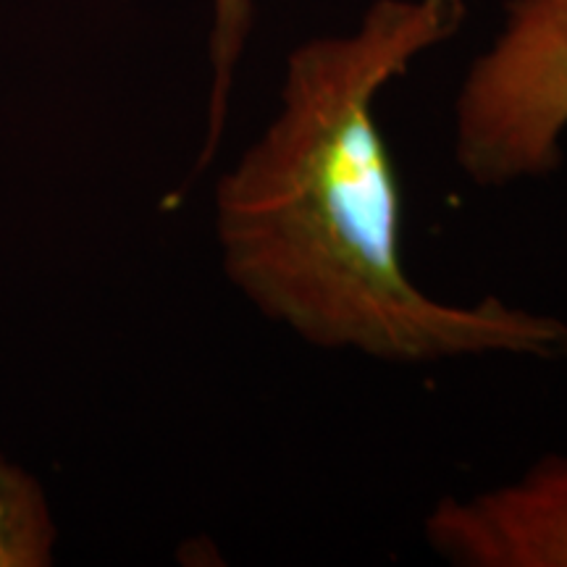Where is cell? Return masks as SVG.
Masks as SVG:
<instances>
[{
  "instance_id": "2",
  "label": "cell",
  "mask_w": 567,
  "mask_h": 567,
  "mask_svg": "<svg viewBox=\"0 0 567 567\" xmlns=\"http://www.w3.org/2000/svg\"><path fill=\"white\" fill-rule=\"evenodd\" d=\"M567 134V0H509L499 32L465 71L455 163L481 189L544 179Z\"/></svg>"
},
{
  "instance_id": "3",
  "label": "cell",
  "mask_w": 567,
  "mask_h": 567,
  "mask_svg": "<svg viewBox=\"0 0 567 567\" xmlns=\"http://www.w3.org/2000/svg\"><path fill=\"white\" fill-rule=\"evenodd\" d=\"M423 538L455 567H567V457L544 455L507 484L442 496Z\"/></svg>"
},
{
  "instance_id": "1",
  "label": "cell",
  "mask_w": 567,
  "mask_h": 567,
  "mask_svg": "<svg viewBox=\"0 0 567 567\" xmlns=\"http://www.w3.org/2000/svg\"><path fill=\"white\" fill-rule=\"evenodd\" d=\"M465 0H373L289 53L279 109L216 189L234 287L326 352L392 365L567 360V321L502 297L446 302L408 274L402 189L375 103L463 30Z\"/></svg>"
},
{
  "instance_id": "4",
  "label": "cell",
  "mask_w": 567,
  "mask_h": 567,
  "mask_svg": "<svg viewBox=\"0 0 567 567\" xmlns=\"http://www.w3.org/2000/svg\"><path fill=\"white\" fill-rule=\"evenodd\" d=\"M252 30V0H213L210 27V101H208V132L197 158L195 176L203 174L216 158L218 145L224 140L226 116L234 80H237L239 61H243L247 38Z\"/></svg>"
}]
</instances>
